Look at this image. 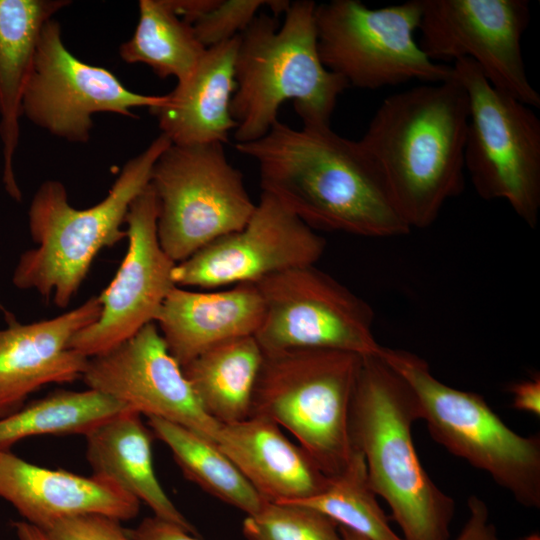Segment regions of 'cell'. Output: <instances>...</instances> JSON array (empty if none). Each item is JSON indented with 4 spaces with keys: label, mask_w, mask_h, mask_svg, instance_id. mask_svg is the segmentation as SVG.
I'll list each match as a JSON object with an SVG mask.
<instances>
[{
    "label": "cell",
    "mask_w": 540,
    "mask_h": 540,
    "mask_svg": "<svg viewBox=\"0 0 540 540\" xmlns=\"http://www.w3.org/2000/svg\"><path fill=\"white\" fill-rule=\"evenodd\" d=\"M235 148L256 161L262 192L314 231L372 238L411 231L359 140L331 126L296 129L278 120L263 137Z\"/></svg>",
    "instance_id": "6da1fadb"
},
{
    "label": "cell",
    "mask_w": 540,
    "mask_h": 540,
    "mask_svg": "<svg viewBox=\"0 0 540 540\" xmlns=\"http://www.w3.org/2000/svg\"><path fill=\"white\" fill-rule=\"evenodd\" d=\"M468 98L453 75L385 98L360 144L410 229L435 222L465 186Z\"/></svg>",
    "instance_id": "7a4b0ae2"
},
{
    "label": "cell",
    "mask_w": 540,
    "mask_h": 540,
    "mask_svg": "<svg viewBox=\"0 0 540 540\" xmlns=\"http://www.w3.org/2000/svg\"><path fill=\"white\" fill-rule=\"evenodd\" d=\"M418 420L404 379L379 354L363 356L349 412L351 447L363 455L370 486L404 540H450L455 502L421 464L412 437Z\"/></svg>",
    "instance_id": "3957f363"
},
{
    "label": "cell",
    "mask_w": 540,
    "mask_h": 540,
    "mask_svg": "<svg viewBox=\"0 0 540 540\" xmlns=\"http://www.w3.org/2000/svg\"><path fill=\"white\" fill-rule=\"evenodd\" d=\"M315 8L311 0L290 2L281 25L274 15L260 12L238 36L231 101L235 144L267 134L286 101L293 103L303 127L330 126L349 85L321 61Z\"/></svg>",
    "instance_id": "277c9868"
},
{
    "label": "cell",
    "mask_w": 540,
    "mask_h": 540,
    "mask_svg": "<svg viewBox=\"0 0 540 540\" xmlns=\"http://www.w3.org/2000/svg\"><path fill=\"white\" fill-rule=\"evenodd\" d=\"M170 144L160 134L125 163L106 197L86 209L69 203L60 181H44L28 210L29 231L37 246L21 254L13 284L67 307L97 253L127 237L122 225L130 205L149 185L154 164Z\"/></svg>",
    "instance_id": "5b68a950"
},
{
    "label": "cell",
    "mask_w": 540,
    "mask_h": 540,
    "mask_svg": "<svg viewBox=\"0 0 540 540\" xmlns=\"http://www.w3.org/2000/svg\"><path fill=\"white\" fill-rule=\"evenodd\" d=\"M362 357L317 348L263 351L250 416L287 429L327 477L338 475L353 453L349 412Z\"/></svg>",
    "instance_id": "8992f818"
},
{
    "label": "cell",
    "mask_w": 540,
    "mask_h": 540,
    "mask_svg": "<svg viewBox=\"0 0 540 540\" xmlns=\"http://www.w3.org/2000/svg\"><path fill=\"white\" fill-rule=\"evenodd\" d=\"M379 355L415 394L434 441L487 473L520 505L540 507L539 436L516 433L481 395L444 384L419 355L384 346Z\"/></svg>",
    "instance_id": "52a82bcc"
},
{
    "label": "cell",
    "mask_w": 540,
    "mask_h": 540,
    "mask_svg": "<svg viewBox=\"0 0 540 540\" xmlns=\"http://www.w3.org/2000/svg\"><path fill=\"white\" fill-rule=\"evenodd\" d=\"M468 98L465 170L477 194L503 200L528 226L540 210V120L532 107L498 90L469 59L454 61Z\"/></svg>",
    "instance_id": "ba28073f"
},
{
    "label": "cell",
    "mask_w": 540,
    "mask_h": 540,
    "mask_svg": "<svg viewBox=\"0 0 540 540\" xmlns=\"http://www.w3.org/2000/svg\"><path fill=\"white\" fill-rule=\"evenodd\" d=\"M421 14L422 0L377 9L359 0L316 4L321 61L349 87L361 89L444 81L452 66L431 60L415 40Z\"/></svg>",
    "instance_id": "9c48e42d"
},
{
    "label": "cell",
    "mask_w": 540,
    "mask_h": 540,
    "mask_svg": "<svg viewBox=\"0 0 540 540\" xmlns=\"http://www.w3.org/2000/svg\"><path fill=\"white\" fill-rule=\"evenodd\" d=\"M157 234L177 264L214 240L240 230L254 203L224 144H170L152 169Z\"/></svg>",
    "instance_id": "30bf717a"
},
{
    "label": "cell",
    "mask_w": 540,
    "mask_h": 540,
    "mask_svg": "<svg viewBox=\"0 0 540 540\" xmlns=\"http://www.w3.org/2000/svg\"><path fill=\"white\" fill-rule=\"evenodd\" d=\"M255 284L264 313L254 337L263 351L317 348L379 354L370 305L315 265L289 269Z\"/></svg>",
    "instance_id": "8fae6325"
},
{
    "label": "cell",
    "mask_w": 540,
    "mask_h": 540,
    "mask_svg": "<svg viewBox=\"0 0 540 540\" xmlns=\"http://www.w3.org/2000/svg\"><path fill=\"white\" fill-rule=\"evenodd\" d=\"M530 16L527 0H422L418 44L435 62L473 61L492 86L539 108L521 47Z\"/></svg>",
    "instance_id": "7c38bea8"
},
{
    "label": "cell",
    "mask_w": 540,
    "mask_h": 540,
    "mask_svg": "<svg viewBox=\"0 0 540 540\" xmlns=\"http://www.w3.org/2000/svg\"><path fill=\"white\" fill-rule=\"evenodd\" d=\"M166 100L167 94L133 92L109 70L74 56L65 46L59 22L52 18L39 38L22 116L53 136L85 143L90 138L94 114L135 118L133 109H152Z\"/></svg>",
    "instance_id": "4fadbf2b"
},
{
    "label": "cell",
    "mask_w": 540,
    "mask_h": 540,
    "mask_svg": "<svg viewBox=\"0 0 540 540\" xmlns=\"http://www.w3.org/2000/svg\"><path fill=\"white\" fill-rule=\"evenodd\" d=\"M325 240L277 198L262 192L247 223L177 263V286L212 288L257 283L283 271L315 265Z\"/></svg>",
    "instance_id": "5bb4252c"
},
{
    "label": "cell",
    "mask_w": 540,
    "mask_h": 540,
    "mask_svg": "<svg viewBox=\"0 0 540 540\" xmlns=\"http://www.w3.org/2000/svg\"><path fill=\"white\" fill-rule=\"evenodd\" d=\"M157 215L149 184L128 210L127 253L114 279L98 296L99 317L70 342V348L87 358L109 351L154 322L166 296L177 286L172 276L176 263L158 239Z\"/></svg>",
    "instance_id": "9a60e30c"
},
{
    "label": "cell",
    "mask_w": 540,
    "mask_h": 540,
    "mask_svg": "<svg viewBox=\"0 0 540 540\" xmlns=\"http://www.w3.org/2000/svg\"><path fill=\"white\" fill-rule=\"evenodd\" d=\"M82 379L89 389L140 415L181 425L216 443L222 425L201 406L154 322L109 351L89 358Z\"/></svg>",
    "instance_id": "2e32d148"
},
{
    "label": "cell",
    "mask_w": 540,
    "mask_h": 540,
    "mask_svg": "<svg viewBox=\"0 0 540 540\" xmlns=\"http://www.w3.org/2000/svg\"><path fill=\"white\" fill-rule=\"evenodd\" d=\"M100 311L94 296L55 318L33 323H20L6 313L7 325L0 329V418L22 408L47 384L82 378L89 358L70 348V342Z\"/></svg>",
    "instance_id": "e0dca14e"
},
{
    "label": "cell",
    "mask_w": 540,
    "mask_h": 540,
    "mask_svg": "<svg viewBox=\"0 0 540 540\" xmlns=\"http://www.w3.org/2000/svg\"><path fill=\"white\" fill-rule=\"evenodd\" d=\"M0 497L42 530L82 515L128 521L140 509L135 497L106 478L41 467L10 450H0Z\"/></svg>",
    "instance_id": "ac0fdd59"
},
{
    "label": "cell",
    "mask_w": 540,
    "mask_h": 540,
    "mask_svg": "<svg viewBox=\"0 0 540 540\" xmlns=\"http://www.w3.org/2000/svg\"><path fill=\"white\" fill-rule=\"evenodd\" d=\"M216 444L265 501L307 499L329 483L313 458L266 417L222 425Z\"/></svg>",
    "instance_id": "d6986e66"
},
{
    "label": "cell",
    "mask_w": 540,
    "mask_h": 540,
    "mask_svg": "<svg viewBox=\"0 0 540 540\" xmlns=\"http://www.w3.org/2000/svg\"><path fill=\"white\" fill-rule=\"evenodd\" d=\"M263 313V300L255 283L209 293L175 286L154 323L170 354L183 366L219 343L254 336Z\"/></svg>",
    "instance_id": "ffe728a7"
},
{
    "label": "cell",
    "mask_w": 540,
    "mask_h": 540,
    "mask_svg": "<svg viewBox=\"0 0 540 540\" xmlns=\"http://www.w3.org/2000/svg\"><path fill=\"white\" fill-rule=\"evenodd\" d=\"M238 36L207 48L191 75L167 94L166 102L149 109L171 144L228 142L237 126L231 101Z\"/></svg>",
    "instance_id": "44dd1931"
},
{
    "label": "cell",
    "mask_w": 540,
    "mask_h": 540,
    "mask_svg": "<svg viewBox=\"0 0 540 540\" xmlns=\"http://www.w3.org/2000/svg\"><path fill=\"white\" fill-rule=\"evenodd\" d=\"M68 0H0V139L2 181L16 201L22 194L14 171L24 93L42 29Z\"/></svg>",
    "instance_id": "7402d4cb"
},
{
    "label": "cell",
    "mask_w": 540,
    "mask_h": 540,
    "mask_svg": "<svg viewBox=\"0 0 540 540\" xmlns=\"http://www.w3.org/2000/svg\"><path fill=\"white\" fill-rule=\"evenodd\" d=\"M152 432L135 411L118 414L88 431L86 458L92 475L106 478L146 504L153 516L197 535L168 497L153 468Z\"/></svg>",
    "instance_id": "603a6c76"
},
{
    "label": "cell",
    "mask_w": 540,
    "mask_h": 540,
    "mask_svg": "<svg viewBox=\"0 0 540 540\" xmlns=\"http://www.w3.org/2000/svg\"><path fill=\"white\" fill-rule=\"evenodd\" d=\"M263 358L254 336L219 343L181 366L206 413L221 425L250 416Z\"/></svg>",
    "instance_id": "cb8c5ba5"
},
{
    "label": "cell",
    "mask_w": 540,
    "mask_h": 540,
    "mask_svg": "<svg viewBox=\"0 0 540 540\" xmlns=\"http://www.w3.org/2000/svg\"><path fill=\"white\" fill-rule=\"evenodd\" d=\"M152 434L171 451L184 476L205 492L248 515L265 501L216 443L181 425L147 417Z\"/></svg>",
    "instance_id": "d4e9b609"
},
{
    "label": "cell",
    "mask_w": 540,
    "mask_h": 540,
    "mask_svg": "<svg viewBox=\"0 0 540 540\" xmlns=\"http://www.w3.org/2000/svg\"><path fill=\"white\" fill-rule=\"evenodd\" d=\"M138 7V23L121 44L120 57L129 64L148 65L160 78L185 81L206 50L193 27L176 14L170 0H140Z\"/></svg>",
    "instance_id": "484cf974"
},
{
    "label": "cell",
    "mask_w": 540,
    "mask_h": 540,
    "mask_svg": "<svg viewBox=\"0 0 540 540\" xmlns=\"http://www.w3.org/2000/svg\"><path fill=\"white\" fill-rule=\"evenodd\" d=\"M126 404L93 389L61 390L24 405L0 418V450L40 435H85L100 423L123 412Z\"/></svg>",
    "instance_id": "4316f807"
},
{
    "label": "cell",
    "mask_w": 540,
    "mask_h": 540,
    "mask_svg": "<svg viewBox=\"0 0 540 540\" xmlns=\"http://www.w3.org/2000/svg\"><path fill=\"white\" fill-rule=\"evenodd\" d=\"M291 502L313 508L368 540H404L391 528L368 481L364 457L355 449L344 470L330 477L321 493Z\"/></svg>",
    "instance_id": "83f0119b"
},
{
    "label": "cell",
    "mask_w": 540,
    "mask_h": 540,
    "mask_svg": "<svg viewBox=\"0 0 540 540\" xmlns=\"http://www.w3.org/2000/svg\"><path fill=\"white\" fill-rule=\"evenodd\" d=\"M247 540H343L339 526L321 512L292 502H266L243 521Z\"/></svg>",
    "instance_id": "f1b7e54d"
},
{
    "label": "cell",
    "mask_w": 540,
    "mask_h": 540,
    "mask_svg": "<svg viewBox=\"0 0 540 540\" xmlns=\"http://www.w3.org/2000/svg\"><path fill=\"white\" fill-rule=\"evenodd\" d=\"M290 1L285 0H218L216 5L199 16L193 30L207 49L237 37L263 7H269L274 16L285 13Z\"/></svg>",
    "instance_id": "f546056e"
},
{
    "label": "cell",
    "mask_w": 540,
    "mask_h": 540,
    "mask_svg": "<svg viewBox=\"0 0 540 540\" xmlns=\"http://www.w3.org/2000/svg\"><path fill=\"white\" fill-rule=\"evenodd\" d=\"M43 531L51 540H133L120 521L94 514L60 520Z\"/></svg>",
    "instance_id": "4dcf8cb0"
},
{
    "label": "cell",
    "mask_w": 540,
    "mask_h": 540,
    "mask_svg": "<svg viewBox=\"0 0 540 540\" xmlns=\"http://www.w3.org/2000/svg\"><path fill=\"white\" fill-rule=\"evenodd\" d=\"M469 515L455 540H502L489 520L486 503L475 495L467 502Z\"/></svg>",
    "instance_id": "1f68e13d"
},
{
    "label": "cell",
    "mask_w": 540,
    "mask_h": 540,
    "mask_svg": "<svg viewBox=\"0 0 540 540\" xmlns=\"http://www.w3.org/2000/svg\"><path fill=\"white\" fill-rule=\"evenodd\" d=\"M128 532L133 540H199L180 526L155 516L144 518Z\"/></svg>",
    "instance_id": "d6a6232c"
},
{
    "label": "cell",
    "mask_w": 540,
    "mask_h": 540,
    "mask_svg": "<svg viewBox=\"0 0 540 540\" xmlns=\"http://www.w3.org/2000/svg\"><path fill=\"white\" fill-rule=\"evenodd\" d=\"M509 391L512 394L514 409L540 416V377L538 374L532 378L514 382L510 385Z\"/></svg>",
    "instance_id": "836d02e7"
},
{
    "label": "cell",
    "mask_w": 540,
    "mask_h": 540,
    "mask_svg": "<svg viewBox=\"0 0 540 540\" xmlns=\"http://www.w3.org/2000/svg\"><path fill=\"white\" fill-rule=\"evenodd\" d=\"M12 527L19 540H51L42 529L24 520L13 522Z\"/></svg>",
    "instance_id": "e575fe53"
},
{
    "label": "cell",
    "mask_w": 540,
    "mask_h": 540,
    "mask_svg": "<svg viewBox=\"0 0 540 540\" xmlns=\"http://www.w3.org/2000/svg\"><path fill=\"white\" fill-rule=\"evenodd\" d=\"M340 534L343 538V540H368L367 538L363 537L362 535L347 529L345 527L339 526Z\"/></svg>",
    "instance_id": "d590c367"
}]
</instances>
